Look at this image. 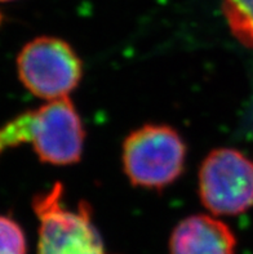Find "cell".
I'll list each match as a JSON object with an SVG mask.
<instances>
[{
	"label": "cell",
	"mask_w": 253,
	"mask_h": 254,
	"mask_svg": "<svg viewBox=\"0 0 253 254\" xmlns=\"http://www.w3.org/2000/svg\"><path fill=\"white\" fill-rule=\"evenodd\" d=\"M185 160V142L172 127L148 124L123 143V169L133 186L163 190L182 174Z\"/></svg>",
	"instance_id": "obj_3"
},
{
	"label": "cell",
	"mask_w": 253,
	"mask_h": 254,
	"mask_svg": "<svg viewBox=\"0 0 253 254\" xmlns=\"http://www.w3.org/2000/svg\"><path fill=\"white\" fill-rule=\"evenodd\" d=\"M199 196L215 216H237L253 206V161L235 148L208 154L199 171Z\"/></svg>",
	"instance_id": "obj_5"
},
{
	"label": "cell",
	"mask_w": 253,
	"mask_h": 254,
	"mask_svg": "<svg viewBox=\"0 0 253 254\" xmlns=\"http://www.w3.org/2000/svg\"><path fill=\"white\" fill-rule=\"evenodd\" d=\"M25 232L10 217L0 216V254H26Z\"/></svg>",
	"instance_id": "obj_8"
},
{
	"label": "cell",
	"mask_w": 253,
	"mask_h": 254,
	"mask_svg": "<svg viewBox=\"0 0 253 254\" xmlns=\"http://www.w3.org/2000/svg\"><path fill=\"white\" fill-rule=\"evenodd\" d=\"M1 19H3V17H1V13H0V25H1Z\"/></svg>",
	"instance_id": "obj_9"
},
{
	"label": "cell",
	"mask_w": 253,
	"mask_h": 254,
	"mask_svg": "<svg viewBox=\"0 0 253 254\" xmlns=\"http://www.w3.org/2000/svg\"><path fill=\"white\" fill-rule=\"evenodd\" d=\"M31 204L39 219L38 254H106L90 205L79 201L68 208L61 182L35 195Z\"/></svg>",
	"instance_id": "obj_2"
},
{
	"label": "cell",
	"mask_w": 253,
	"mask_h": 254,
	"mask_svg": "<svg viewBox=\"0 0 253 254\" xmlns=\"http://www.w3.org/2000/svg\"><path fill=\"white\" fill-rule=\"evenodd\" d=\"M237 239L226 223L198 214L182 219L169 239V254H235Z\"/></svg>",
	"instance_id": "obj_6"
},
{
	"label": "cell",
	"mask_w": 253,
	"mask_h": 254,
	"mask_svg": "<svg viewBox=\"0 0 253 254\" xmlns=\"http://www.w3.org/2000/svg\"><path fill=\"white\" fill-rule=\"evenodd\" d=\"M231 34L244 47L253 48V0H221Z\"/></svg>",
	"instance_id": "obj_7"
},
{
	"label": "cell",
	"mask_w": 253,
	"mask_h": 254,
	"mask_svg": "<svg viewBox=\"0 0 253 254\" xmlns=\"http://www.w3.org/2000/svg\"><path fill=\"white\" fill-rule=\"evenodd\" d=\"M0 1H12V0H0Z\"/></svg>",
	"instance_id": "obj_10"
},
{
	"label": "cell",
	"mask_w": 253,
	"mask_h": 254,
	"mask_svg": "<svg viewBox=\"0 0 253 254\" xmlns=\"http://www.w3.org/2000/svg\"><path fill=\"white\" fill-rule=\"evenodd\" d=\"M17 72L34 96L55 101L69 97L79 85L83 66L69 43L55 36H39L19 51Z\"/></svg>",
	"instance_id": "obj_4"
},
{
	"label": "cell",
	"mask_w": 253,
	"mask_h": 254,
	"mask_svg": "<svg viewBox=\"0 0 253 254\" xmlns=\"http://www.w3.org/2000/svg\"><path fill=\"white\" fill-rule=\"evenodd\" d=\"M85 130L69 97L27 110L0 127V155L30 143L39 160L52 165H71L82 159Z\"/></svg>",
	"instance_id": "obj_1"
}]
</instances>
